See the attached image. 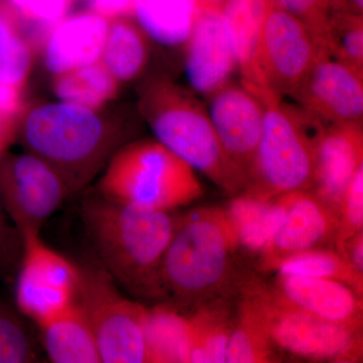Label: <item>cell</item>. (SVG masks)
I'll list each match as a JSON object with an SVG mask.
<instances>
[{
	"mask_svg": "<svg viewBox=\"0 0 363 363\" xmlns=\"http://www.w3.org/2000/svg\"><path fill=\"white\" fill-rule=\"evenodd\" d=\"M100 267L130 294L162 297L160 271L175 230L169 212L113 201L98 193L81 205Z\"/></svg>",
	"mask_w": 363,
	"mask_h": 363,
	"instance_id": "obj_1",
	"label": "cell"
},
{
	"mask_svg": "<svg viewBox=\"0 0 363 363\" xmlns=\"http://www.w3.org/2000/svg\"><path fill=\"white\" fill-rule=\"evenodd\" d=\"M238 250L225 208H198L176 219L160 271L162 297L182 309L228 295L245 279L238 276Z\"/></svg>",
	"mask_w": 363,
	"mask_h": 363,
	"instance_id": "obj_2",
	"label": "cell"
},
{
	"mask_svg": "<svg viewBox=\"0 0 363 363\" xmlns=\"http://www.w3.org/2000/svg\"><path fill=\"white\" fill-rule=\"evenodd\" d=\"M21 133L28 152L51 164L70 194L84 187L113 156L119 140L97 111L60 100L30 109Z\"/></svg>",
	"mask_w": 363,
	"mask_h": 363,
	"instance_id": "obj_3",
	"label": "cell"
},
{
	"mask_svg": "<svg viewBox=\"0 0 363 363\" xmlns=\"http://www.w3.org/2000/svg\"><path fill=\"white\" fill-rule=\"evenodd\" d=\"M140 107L157 142L227 194L245 190V179L226 156L206 107L193 93L157 81L145 90Z\"/></svg>",
	"mask_w": 363,
	"mask_h": 363,
	"instance_id": "obj_4",
	"label": "cell"
},
{
	"mask_svg": "<svg viewBox=\"0 0 363 363\" xmlns=\"http://www.w3.org/2000/svg\"><path fill=\"white\" fill-rule=\"evenodd\" d=\"M264 123L245 192L262 199L310 190L325 123L298 105L264 100Z\"/></svg>",
	"mask_w": 363,
	"mask_h": 363,
	"instance_id": "obj_5",
	"label": "cell"
},
{
	"mask_svg": "<svg viewBox=\"0 0 363 363\" xmlns=\"http://www.w3.org/2000/svg\"><path fill=\"white\" fill-rule=\"evenodd\" d=\"M98 193L113 201L169 212L197 201L195 169L157 140H138L109 159Z\"/></svg>",
	"mask_w": 363,
	"mask_h": 363,
	"instance_id": "obj_6",
	"label": "cell"
},
{
	"mask_svg": "<svg viewBox=\"0 0 363 363\" xmlns=\"http://www.w3.org/2000/svg\"><path fill=\"white\" fill-rule=\"evenodd\" d=\"M250 284L277 351L309 362H362V329L332 323L286 304L259 279L250 278Z\"/></svg>",
	"mask_w": 363,
	"mask_h": 363,
	"instance_id": "obj_7",
	"label": "cell"
},
{
	"mask_svg": "<svg viewBox=\"0 0 363 363\" xmlns=\"http://www.w3.org/2000/svg\"><path fill=\"white\" fill-rule=\"evenodd\" d=\"M76 302L86 313L101 362H147L145 337L147 308L123 297L116 281L100 267L81 269Z\"/></svg>",
	"mask_w": 363,
	"mask_h": 363,
	"instance_id": "obj_8",
	"label": "cell"
},
{
	"mask_svg": "<svg viewBox=\"0 0 363 363\" xmlns=\"http://www.w3.org/2000/svg\"><path fill=\"white\" fill-rule=\"evenodd\" d=\"M327 54L303 21L272 0L260 37V98L292 97L320 56Z\"/></svg>",
	"mask_w": 363,
	"mask_h": 363,
	"instance_id": "obj_9",
	"label": "cell"
},
{
	"mask_svg": "<svg viewBox=\"0 0 363 363\" xmlns=\"http://www.w3.org/2000/svg\"><path fill=\"white\" fill-rule=\"evenodd\" d=\"M69 195L58 172L35 155L0 157V202L21 235L40 233Z\"/></svg>",
	"mask_w": 363,
	"mask_h": 363,
	"instance_id": "obj_10",
	"label": "cell"
},
{
	"mask_svg": "<svg viewBox=\"0 0 363 363\" xmlns=\"http://www.w3.org/2000/svg\"><path fill=\"white\" fill-rule=\"evenodd\" d=\"M21 238L16 305L25 316L40 324L75 302L81 269L45 245L40 233H25Z\"/></svg>",
	"mask_w": 363,
	"mask_h": 363,
	"instance_id": "obj_11",
	"label": "cell"
},
{
	"mask_svg": "<svg viewBox=\"0 0 363 363\" xmlns=\"http://www.w3.org/2000/svg\"><path fill=\"white\" fill-rule=\"evenodd\" d=\"M208 113L226 156L247 186L259 145L266 104L247 86L227 83L210 95Z\"/></svg>",
	"mask_w": 363,
	"mask_h": 363,
	"instance_id": "obj_12",
	"label": "cell"
},
{
	"mask_svg": "<svg viewBox=\"0 0 363 363\" xmlns=\"http://www.w3.org/2000/svg\"><path fill=\"white\" fill-rule=\"evenodd\" d=\"M325 124L363 123V74L323 54L292 96Z\"/></svg>",
	"mask_w": 363,
	"mask_h": 363,
	"instance_id": "obj_13",
	"label": "cell"
},
{
	"mask_svg": "<svg viewBox=\"0 0 363 363\" xmlns=\"http://www.w3.org/2000/svg\"><path fill=\"white\" fill-rule=\"evenodd\" d=\"M285 216L262 252L259 264L272 272L283 259L334 243L338 215L311 190L286 193Z\"/></svg>",
	"mask_w": 363,
	"mask_h": 363,
	"instance_id": "obj_14",
	"label": "cell"
},
{
	"mask_svg": "<svg viewBox=\"0 0 363 363\" xmlns=\"http://www.w3.org/2000/svg\"><path fill=\"white\" fill-rule=\"evenodd\" d=\"M185 70L192 89L210 96L238 70L219 7L202 6L186 42Z\"/></svg>",
	"mask_w": 363,
	"mask_h": 363,
	"instance_id": "obj_15",
	"label": "cell"
},
{
	"mask_svg": "<svg viewBox=\"0 0 363 363\" xmlns=\"http://www.w3.org/2000/svg\"><path fill=\"white\" fill-rule=\"evenodd\" d=\"M362 164V124H325L310 190L338 215L346 188Z\"/></svg>",
	"mask_w": 363,
	"mask_h": 363,
	"instance_id": "obj_16",
	"label": "cell"
},
{
	"mask_svg": "<svg viewBox=\"0 0 363 363\" xmlns=\"http://www.w3.org/2000/svg\"><path fill=\"white\" fill-rule=\"evenodd\" d=\"M286 304L332 323L362 329L363 297L333 279L277 274L269 286Z\"/></svg>",
	"mask_w": 363,
	"mask_h": 363,
	"instance_id": "obj_17",
	"label": "cell"
},
{
	"mask_svg": "<svg viewBox=\"0 0 363 363\" xmlns=\"http://www.w3.org/2000/svg\"><path fill=\"white\" fill-rule=\"evenodd\" d=\"M109 25L106 18L91 11L62 18L43 44L47 70L55 77L100 62Z\"/></svg>",
	"mask_w": 363,
	"mask_h": 363,
	"instance_id": "obj_18",
	"label": "cell"
},
{
	"mask_svg": "<svg viewBox=\"0 0 363 363\" xmlns=\"http://www.w3.org/2000/svg\"><path fill=\"white\" fill-rule=\"evenodd\" d=\"M272 2V0H227L221 7L241 83L259 97L262 89L257 55L262 28Z\"/></svg>",
	"mask_w": 363,
	"mask_h": 363,
	"instance_id": "obj_19",
	"label": "cell"
},
{
	"mask_svg": "<svg viewBox=\"0 0 363 363\" xmlns=\"http://www.w3.org/2000/svg\"><path fill=\"white\" fill-rule=\"evenodd\" d=\"M48 357L55 363H101L96 339L77 302L38 324Z\"/></svg>",
	"mask_w": 363,
	"mask_h": 363,
	"instance_id": "obj_20",
	"label": "cell"
},
{
	"mask_svg": "<svg viewBox=\"0 0 363 363\" xmlns=\"http://www.w3.org/2000/svg\"><path fill=\"white\" fill-rule=\"evenodd\" d=\"M238 294L240 298L236 305L225 362H278V352L269 337L266 319L250 286V277L243 279Z\"/></svg>",
	"mask_w": 363,
	"mask_h": 363,
	"instance_id": "obj_21",
	"label": "cell"
},
{
	"mask_svg": "<svg viewBox=\"0 0 363 363\" xmlns=\"http://www.w3.org/2000/svg\"><path fill=\"white\" fill-rule=\"evenodd\" d=\"M225 208L240 250L259 257L285 216L286 194L262 199L242 191Z\"/></svg>",
	"mask_w": 363,
	"mask_h": 363,
	"instance_id": "obj_22",
	"label": "cell"
},
{
	"mask_svg": "<svg viewBox=\"0 0 363 363\" xmlns=\"http://www.w3.org/2000/svg\"><path fill=\"white\" fill-rule=\"evenodd\" d=\"M228 295L196 306L189 313L191 323V363H224L233 331L234 312Z\"/></svg>",
	"mask_w": 363,
	"mask_h": 363,
	"instance_id": "obj_23",
	"label": "cell"
},
{
	"mask_svg": "<svg viewBox=\"0 0 363 363\" xmlns=\"http://www.w3.org/2000/svg\"><path fill=\"white\" fill-rule=\"evenodd\" d=\"M145 337L147 362H190V316L175 305L147 308Z\"/></svg>",
	"mask_w": 363,
	"mask_h": 363,
	"instance_id": "obj_24",
	"label": "cell"
},
{
	"mask_svg": "<svg viewBox=\"0 0 363 363\" xmlns=\"http://www.w3.org/2000/svg\"><path fill=\"white\" fill-rule=\"evenodd\" d=\"M201 9L200 0H136L133 14L147 38L178 47L187 42Z\"/></svg>",
	"mask_w": 363,
	"mask_h": 363,
	"instance_id": "obj_25",
	"label": "cell"
},
{
	"mask_svg": "<svg viewBox=\"0 0 363 363\" xmlns=\"http://www.w3.org/2000/svg\"><path fill=\"white\" fill-rule=\"evenodd\" d=\"M149 58L147 35L128 18L112 21L100 63L118 82L142 73Z\"/></svg>",
	"mask_w": 363,
	"mask_h": 363,
	"instance_id": "obj_26",
	"label": "cell"
},
{
	"mask_svg": "<svg viewBox=\"0 0 363 363\" xmlns=\"http://www.w3.org/2000/svg\"><path fill=\"white\" fill-rule=\"evenodd\" d=\"M118 83L98 62L55 76L52 90L60 101L97 111L116 96Z\"/></svg>",
	"mask_w": 363,
	"mask_h": 363,
	"instance_id": "obj_27",
	"label": "cell"
},
{
	"mask_svg": "<svg viewBox=\"0 0 363 363\" xmlns=\"http://www.w3.org/2000/svg\"><path fill=\"white\" fill-rule=\"evenodd\" d=\"M279 274L333 279L350 286L363 297V274L335 250L315 248L279 260L272 271Z\"/></svg>",
	"mask_w": 363,
	"mask_h": 363,
	"instance_id": "obj_28",
	"label": "cell"
},
{
	"mask_svg": "<svg viewBox=\"0 0 363 363\" xmlns=\"http://www.w3.org/2000/svg\"><path fill=\"white\" fill-rule=\"evenodd\" d=\"M33 48L16 9L0 0V82L25 84L32 69Z\"/></svg>",
	"mask_w": 363,
	"mask_h": 363,
	"instance_id": "obj_29",
	"label": "cell"
},
{
	"mask_svg": "<svg viewBox=\"0 0 363 363\" xmlns=\"http://www.w3.org/2000/svg\"><path fill=\"white\" fill-rule=\"evenodd\" d=\"M324 49L331 58L363 74V16L332 13Z\"/></svg>",
	"mask_w": 363,
	"mask_h": 363,
	"instance_id": "obj_30",
	"label": "cell"
},
{
	"mask_svg": "<svg viewBox=\"0 0 363 363\" xmlns=\"http://www.w3.org/2000/svg\"><path fill=\"white\" fill-rule=\"evenodd\" d=\"M16 9L30 44L43 45L52 28L65 18L74 0H7Z\"/></svg>",
	"mask_w": 363,
	"mask_h": 363,
	"instance_id": "obj_31",
	"label": "cell"
},
{
	"mask_svg": "<svg viewBox=\"0 0 363 363\" xmlns=\"http://www.w3.org/2000/svg\"><path fill=\"white\" fill-rule=\"evenodd\" d=\"M363 230V164L346 188L338 209L334 250L343 255L345 243Z\"/></svg>",
	"mask_w": 363,
	"mask_h": 363,
	"instance_id": "obj_32",
	"label": "cell"
},
{
	"mask_svg": "<svg viewBox=\"0 0 363 363\" xmlns=\"http://www.w3.org/2000/svg\"><path fill=\"white\" fill-rule=\"evenodd\" d=\"M35 359L25 325L13 313L0 309V363H28Z\"/></svg>",
	"mask_w": 363,
	"mask_h": 363,
	"instance_id": "obj_33",
	"label": "cell"
},
{
	"mask_svg": "<svg viewBox=\"0 0 363 363\" xmlns=\"http://www.w3.org/2000/svg\"><path fill=\"white\" fill-rule=\"evenodd\" d=\"M274 2L303 21L324 49L325 33L331 16L332 0H274Z\"/></svg>",
	"mask_w": 363,
	"mask_h": 363,
	"instance_id": "obj_34",
	"label": "cell"
},
{
	"mask_svg": "<svg viewBox=\"0 0 363 363\" xmlns=\"http://www.w3.org/2000/svg\"><path fill=\"white\" fill-rule=\"evenodd\" d=\"M23 238L18 229L9 225L6 210L0 202V276L9 279L20 267Z\"/></svg>",
	"mask_w": 363,
	"mask_h": 363,
	"instance_id": "obj_35",
	"label": "cell"
},
{
	"mask_svg": "<svg viewBox=\"0 0 363 363\" xmlns=\"http://www.w3.org/2000/svg\"><path fill=\"white\" fill-rule=\"evenodd\" d=\"M25 106L23 86L0 82V116L16 125Z\"/></svg>",
	"mask_w": 363,
	"mask_h": 363,
	"instance_id": "obj_36",
	"label": "cell"
},
{
	"mask_svg": "<svg viewBox=\"0 0 363 363\" xmlns=\"http://www.w3.org/2000/svg\"><path fill=\"white\" fill-rule=\"evenodd\" d=\"M136 0H84L88 11L107 21L124 18L133 13Z\"/></svg>",
	"mask_w": 363,
	"mask_h": 363,
	"instance_id": "obj_37",
	"label": "cell"
},
{
	"mask_svg": "<svg viewBox=\"0 0 363 363\" xmlns=\"http://www.w3.org/2000/svg\"><path fill=\"white\" fill-rule=\"evenodd\" d=\"M343 257L363 274V230L352 236L344 247Z\"/></svg>",
	"mask_w": 363,
	"mask_h": 363,
	"instance_id": "obj_38",
	"label": "cell"
},
{
	"mask_svg": "<svg viewBox=\"0 0 363 363\" xmlns=\"http://www.w3.org/2000/svg\"><path fill=\"white\" fill-rule=\"evenodd\" d=\"M332 13L363 16V0H332Z\"/></svg>",
	"mask_w": 363,
	"mask_h": 363,
	"instance_id": "obj_39",
	"label": "cell"
},
{
	"mask_svg": "<svg viewBox=\"0 0 363 363\" xmlns=\"http://www.w3.org/2000/svg\"><path fill=\"white\" fill-rule=\"evenodd\" d=\"M16 128V124L0 116V157L6 155L9 145L13 142Z\"/></svg>",
	"mask_w": 363,
	"mask_h": 363,
	"instance_id": "obj_40",
	"label": "cell"
},
{
	"mask_svg": "<svg viewBox=\"0 0 363 363\" xmlns=\"http://www.w3.org/2000/svg\"><path fill=\"white\" fill-rule=\"evenodd\" d=\"M227 0H200L202 6L219 7L221 9Z\"/></svg>",
	"mask_w": 363,
	"mask_h": 363,
	"instance_id": "obj_41",
	"label": "cell"
}]
</instances>
